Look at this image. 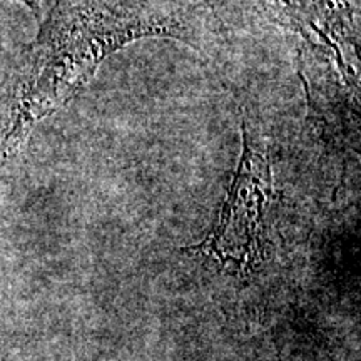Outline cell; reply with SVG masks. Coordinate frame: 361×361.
I'll return each instance as SVG.
<instances>
[{
  "label": "cell",
  "mask_w": 361,
  "mask_h": 361,
  "mask_svg": "<svg viewBox=\"0 0 361 361\" xmlns=\"http://www.w3.org/2000/svg\"><path fill=\"white\" fill-rule=\"evenodd\" d=\"M192 19L183 0H57L17 69L0 164L35 124L78 96L107 56L142 37L192 42Z\"/></svg>",
  "instance_id": "1"
},
{
  "label": "cell",
  "mask_w": 361,
  "mask_h": 361,
  "mask_svg": "<svg viewBox=\"0 0 361 361\" xmlns=\"http://www.w3.org/2000/svg\"><path fill=\"white\" fill-rule=\"evenodd\" d=\"M243 154L213 229L194 250L238 273H250L263 258L264 216L273 176L264 144L243 123Z\"/></svg>",
  "instance_id": "2"
},
{
  "label": "cell",
  "mask_w": 361,
  "mask_h": 361,
  "mask_svg": "<svg viewBox=\"0 0 361 361\" xmlns=\"http://www.w3.org/2000/svg\"><path fill=\"white\" fill-rule=\"evenodd\" d=\"M279 22L303 35L345 67L343 47L350 39L351 11L345 0H264Z\"/></svg>",
  "instance_id": "3"
}]
</instances>
